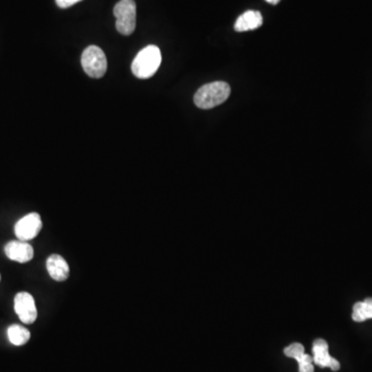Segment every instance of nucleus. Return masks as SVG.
Returning <instances> with one entry per match:
<instances>
[{
	"label": "nucleus",
	"mask_w": 372,
	"mask_h": 372,
	"mask_svg": "<svg viewBox=\"0 0 372 372\" xmlns=\"http://www.w3.org/2000/svg\"><path fill=\"white\" fill-rule=\"evenodd\" d=\"M231 94L229 84L223 81L212 82L199 88L195 94L196 106L204 110L215 108L225 102Z\"/></svg>",
	"instance_id": "obj_1"
},
{
	"label": "nucleus",
	"mask_w": 372,
	"mask_h": 372,
	"mask_svg": "<svg viewBox=\"0 0 372 372\" xmlns=\"http://www.w3.org/2000/svg\"><path fill=\"white\" fill-rule=\"evenodd\" d=\"M160 63H162V53L160 49L150 45L138 53L131 63V71L139 79H148L157 72Z\"/></svg>",
	"instance_id": "obj_2"
},
{
	"label": "nucleus",
	"mask_w": 372,
	"mask_h": 372,
	"mask_svg": "<svg viewBox=\"0 0 372 372\" xmlns=\"http://www.w3.org/2000/svg\"><path fill=\"white\" fill-rule=\"evenodd\" d=\"M116 18V28L123 36H131L135 30L137 6L135 0H120L113 10Z\"/></svg>",
	"instance_id": "obj_3"
},
{
	"label": "nucleus",
	"mask_w": 372,
	"mask_h": 372,
	"mask_svg": "<svg viewBox=\"0 0 372 372\" xmlns=\"http://www.w3.org/2000/svg\"><path fill=\"white\" fill-rule=\"evenodd\" d=\"M81 63L85 73L94 79L102 78L108 69L106 55L100 47H87L82 54Z\"/></svg>",
	"instance_id": "obj_4"
},
{
	"label": "nucleus",
	"mask_w": 372,
	"mask_h": 372,
	"mask_svg": "<svg viewBox=\"0 0 372 372\" xmlns=\"http://www.w3.org/2000/svg\"><path fill=\"white\" fill-rule=\"evenodd\" d=\"M42 228L43 223L40 215L36 212L30 213L16 223V237L21 241H30L40 234Z\"/></svg>",
	"instance_id": "obj_5"
},
{
	"label": "nucleus",
	"mask_w": 372,
	"mask_h": 372,
	"mask_svg": "<svg viewBox=\"0 0 372 372\" xmlns=\"http://www.w3.org/2000/svg\"><path fill=\"white\" fill-rule=\"evenodd\" d=\"M15 311L24 324H34L38 318V309L34 297L26 292H21L16 295Z\"/></svg>",
	"instance_id": "obj_6"
},
{
	"label": "nucleus",
	"mask_w": 372,
	"mask_h": 372,
	"mask_svg": "<svg viewBox=\"0 0 372 372\" xmlns=\"http://www.w3.org/2000/svg\"><path fill=\"white\" fill-rule=\"evenodd\" d=\"M312 353H314V364L320 367H329L333 371H338L340 369V364L334 358L329 355L328 343L324 339H316L312 345Z\"/></svg>",
	"instance_id": "obj_7"
},
{
	"label": "nucleus",
	"mask_w": 372,
	"mask_h": 372,
	"mask_svg": "<svg viewBox=\"0 0 372 372\" xmlns=\"http://www.w3.org/2000/svg\"><path fill=\"white\" fill-rule=\"evenodd\" d=\"M5 252L10 260L15 261V262L28 263L34 259V250L30 244L28 242L21 241H11L5 246Z\"/></svg>",
	"instance_id": "obj_8"
},
{
	"label": "nucleus",
	"mask_w": 372,
	"mask_h": 372,
	"mask_svg": "<svg viewBox=\"0 0 372 372\" xmlns=\"http://www.w3.org/2000/svg\"><path fill=\"white\" fill-rule=\"evenodd\" d=\"M285 355L294 358L299 363V372H314V360L307 353H304V347L301 343H293L285 349Z\"/></svg>",
	"instance_id": "obj_9"
},
{
	"label": "nucleus",
	"mask_w": 372,
	"mask_h": 372,
	"mask_svg": "<svg viewBox=\"0 0 372 372\" xmlns=\"http://www.w3.org/2000/svg\"><path fill=\"white\" fill-rule=\"evenodd\" d=\"M47 270L49 275L56 281H65L69 276V267L67 261L59 256V254H52L49 256L46 263Z\"/></svg>",
	"instance_id": "obj_10"
},
{
	"label": "nucleus",
	"mask_w": 372,
	"mask_h": 372,
	"mask_svg": "<svg viewBox=\"0 0 372 372\" xmlns=\"http://www.w3.org/2000/svg\"><path fill=\"white\" fill-rule=\"evenodd\" d=\"M262 25L263 17L260 12L248 11L238 18L234 28H235L236 32H243L256 30V28H261Z\"/></svg>",
	"instance_id": "obj_11"
},
{
	"label": "nucleus",
	"mask_w": 372,
	"mask_h": 372,
	"mask_svg": "<svg viewBox=\"0 0 372 372\" xmlns=\"http://www.w3.org/2000/svg\"><path fill=\"white\" fill-rule=\"evenodd\" d=\"M8 337L12 344L21 347L26 344L30 339V332L28 329L20 325H12L8 329Z\"/></svg>",
	"instance_id": "obj_12"
},
{
	"label": "nucleus",
	"mask_w": 372,
	"mask_h": 372,
	"mask_svg": "<svg viewBox=\"0 0 372 372\" xmlns=\"http://www.w3.org/2000/svg\"><path fill=\"white\" fill-rule=\"evenodd\" d=\"M353 320L357 322H365L372 318V298H367L353 305Z\"/></svg>",
	"instance_id": "obj_13"
},
{
	"label": "nucleus",
	"mask_w": 372,
	"mask_h": 372,
	"mask_svg": "<svg viewBox=\"0 0 372 372\" xmlns=\"http://www.w3.org/2000/svg\"><path fill=\"white\" fill-rule=\"evenodd\" d=\"M55 1H56L57 6L61 8V9H67V8L80 3L82 0H55Z\"/></svg>",
	"instance_id": "obj_14"
},
{
	"label": "nucleus",
	"mask_w": 372,
	"mask_h": 372,
	"mask_svg": "<svg viewBox=\"0 0 372 372\" xmlns=\"http://www.w3.org/2000/svg\"><path fill=\"white\" fill-rule=\"evenodd\" d=\"M266 1L267 3H270V5H277L281 0H266Z\"/></svg>",
	"instance_id": "obj_15"
}]
</instances>
